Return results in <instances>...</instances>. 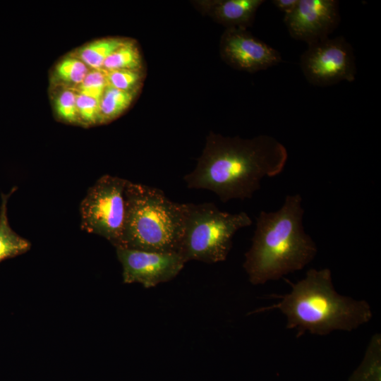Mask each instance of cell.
I'll return each instance as SVG.
<instances>
[{
	"label": "cell",
	"mask_w": 381,
	"mask_h": 381,
	"mask_svg": "<svg viewBox=\"0 0 381 381\" xmlns=\"http://www.w3.org/2000/svg\"><path fill=\"white\" fill-rule=\"evenodd\" d=\"M287 158L284 145L270 135L241 138L210 133L195 168L183 180L188 188L214 192L222 202L248 199L264 177L282 172Z\"/></svg>",
	"instance_id": "cell-1"
},
{
	"label": "cell",
	"mask_w": 381,
	"mask_h": 381,
	"mask_svg": "<svg viewBox=\"0 0 381 381\" xmlns=\"http://www.w3.org/2000/svg\"><path fill=\"white\" fill-rule=\"evenodd\" d=\"M303 214L300 194L287 195L277 211L260 212L243 265L252 284L277 280L315 258L317 246L304 230Z\"/></svg>",
	"instance_id": "cell-2"
},
{
	"label": "cell",
	"mask_w": 381,
	"mask_h": 381,
	"mask_svg": "<svg viewBox=\"0 0 381 381\" xmlns=\"http://www.w3.org/2000/svg\"><path fill=\"white\" fill-rule=\"evenodd\" d=\"M290 284L291 291L267 309L279 310L286 318V328L296 329L297 337L306 332L320 336L335 330L351 332L373 317L366 301L337 292L329 268H312L305 278Z\"/></svg>",
	"instance_id": "cell-3"
},
{
	"label": "cell",
	"mask_w": 381,
	"mask_h": 381,
	"mask_svg": "<svg viewBox=\"0 0 381 381\" xmlns=\"http://www.w3.org/2000/svg\"><path fill=\"white\" fill-rule=\"evenodd\" d=\"M124 199L125 219L119 248L179 254L186 203L173 202L157 188L128 180Z\"/></svg>",
	"instance_id": "cell-4"
},
{
	"label": "cell",
	"mask_w": 381,
	"mask_h": 381,
	"mask_svg": "<svg viewBox=\"0 0 381 381\" xmlns=\"http://www.w3.org/2000/svg\"><path fill=\"white\" fill-rule=\"evenodd\" d=\"M251 224L250 217L245 212L232 214L222 211L212 202L186 203L179 254L186 262L224 261L236 232Z\"/></svg>",
	"instance_id": "cell-5"
},
{
	"label": "cell",
	"mask_w": 381,
	"mask_h": 381,
	"mask_svg": "<svg viewBox=\"0 0 381 381\" xmlns=\"http://www.w3.org/2000/svg\"><path fill=\"white\" fill-rule=\"evenodd\" d=\"M127 180L109 174L90 186L80 205V228L121 246L125 219L124 190Z\"/></svg>",
	"instance_id": "cell-6"
},
{
	"label": "cell",
	"mask_w": 381,
	"mask_h": 381,
	"mask_svg": "<svg viewBox=\"0 0 381 381\" xmlns=\"http://www.w3.org/2000/svg\"><path fill=\"white\" fill-rule=\"evenodd\" d=\"M300 67L307 81L318 87L353 82L357 72L353 48L342 36L308 45Z\"/></svg>",
	"instance_id": "cell-7"
},
{
	"label": "cell",
	"mask_w": 381,
	"mask_h": 381,
	"mask_svg": "<svg viewBox=\"0 0 381 381\" xmlns=\"http://www.w3.org/2000/svg\"><path fill=\"white\" fill-rule=\"evenodd\" d=\"M116 255L123 268L125 284L139 283L145 288L154 287L174 277L186 263L176 253H159L116 248Z\"/></svg>",
	"instance_id": "cell-8"
},
{
	"label": "cell",
	"mask_w": 381,
	"mask_h": 381,
	"mask_svg": "<svg viewBox=\"0 0 381 381\" xmlns=\"http://www.w3.org/2000/svg\"><path fill=\"white\" fill-rule=\"evenodd\" d=\"M284 22L291 37L308 45L323 40L340 22L336 0H298L295 9L284 15Z\"/></svg>",
	"instance_id": "cell-9"
},
{
	"label": "cell",
	"mask_w": 381,
	"mask_h": 381,
	"mask_svg": "<svg viewBox=\"0 0 381 381\" xmlns=\"http://www.w3.org/2000/svg\"><path fill=\"white\" fill-rule=\"evenodd\" d=\"M220 54L231 67L255 73L282 62L280 53L243 28H228L222 36Z\"/></svg>",
	"instance_id": "cell-10"
},
{
	"label": "cell",
	"mask_w": 381,
	"mask_h": 381,
	"mask_svg": "<svg viewBox=\"0 0 381 381\" xmlns=\"http://www.w3.org/2000/svg\"><path fill=\"white\" fill-rule=\"evenodd\" d=\"M263 0H210L197 1L199 8L228 28L247 29Z\"/></svg>",
	"instance_id": "cell-11"
},
{
	"label": "cell",
	"mask_w": 381,
	"mask_h": 381,
	"mask_svg": "<svg viewBox=\"0 0 381 381\" xmlns=\"http://www.w3.org/2000/svg\"><path fill=\"white\" fill-rule=\"evenodd\" d=\"M16 190L13 188L7 194H1L0 206V262L23 255L31 248L30 242L15 232L11 227L7 215V203L10 195Z\"/></svg>",
	"instance_id": "cell-12"
},
{
	"label": "cell",
	"mask_w": 381,
	"mask_h": 381,
	"mask_svg": "<svg viewBox=\"0 0 381 381\" xmlns=\"http://www.w3.org/2000/svg\"><path fill=\"white\" fill-rule=\"evenodd\" d=\"M347 381H381V336L371 338L363 361Z\"/></svg>",
	"instance_id": "cell-13"
},
{
	"label": "cell",
	"mask_w": 381,
	"mask_h": 381,
	"mask_svg": "<svg viewBox=\"0 0 381 381\" xmlns=\"http://www.w3.org/2000/svg\"><path fill=\"white\" fill-rule=\"evenodd\" d=\"M134 93L107 85L100 99L99 122L109 121L123 113L133 102Z\"/></svg>",
	"instance_id": "cell-14"
},
{
	"label": "cell",
	"mask_w": 381,
	"mask_h": 381,
	"mask_svg": "<svg viewBox=\"0 0 381 381\" xmlns=\"http://www.w3.org/2000/svg\"><path fill=\"white\" fill-rule=\"evenodd\" d=\"M123 42V40L115 37L99 40L81 48L78 55L86 65L102 69L106 59Z\"/></svg>",
	"instance_id": "cell-15"
},
{
	"label": "cell",
	"mask_w": 381,
	"mask_h": 381,
	"mask_svg": "<svg viewBox=\"0 0 381 381\" xmlns=\"http://www.w3.org/2000/svg\"><path fill=\"white\" fill-rule=\"evenodd\" d=\"M142 66V59L138 48L134 42H124L104 61L102 69L113 70H135L140 71Z\"/></svg>",
	"instance_id": "cell-16"
},
{
	"label": "cell",
	"mask_w": 381,
	"mask_h": 381,
	"mask_svg": "<svg viewBox=\"0 0 381 381\" xmlns=\"http://www.w3.org/2000/svg\"><path fill=\"white\" fill-rule=\"evenodd\" d=\"M108 85L106 71L104 69H94L87 73L78 85V93L100 101L103 92Z\"/></svg>",
	"instance_id": "cell-17"
},
{
	"label": "cell",
	"mask_w": 381,
	"mask_h": 381,
	"mask_svg": "<svg viewBox=\"0 0 381 381\" xmlns=\"http://www.w3.org/2000/svg\"><path fill=\"white\" fill-rule=\"evenodd\" d=\"M56 73L66 82L80 84L88 73V69L81 60L67 58L57 65Z\"/></svg>",
	"instance_id": "cell-18"
},
{
	"label": "cell",
	"mask_w": 381,
	"mask_h": 381,
	"mask_svg": "<svg viewBox=\"0 0 381 381\" xmlns=\"http://www.w3.org/2000/svg\"><path fill=\"white\" fill-rule=\"evenodd\" d=\"M108 85L124 91H134L140 82L142 75L135 70L105 71Z\"/></svg>",
	"instance_id": "cell-19"
},
{
	"label": "cell",
	"mask_w": 381,
	"mask_h": 381,
	"mask_svg": "<svg viewBox=\"0 0 381 381\" xmlns=\"http://www.w3.org/2000/svg\"><path fill=\"white\" fill-rule=\"evenodd\" d=\"M100 101L80 94H76V108L78 116L87 123L99 122Z\"/></svg>",
	"instance_id": "cell-20"
},
{
	"label": "cell",
	"mask_w": 381,
	"mask_h": 381,
	"mask_svg": "<svg viewBox=\"0 0 381 381\" xmlns=\"http://www.w3.org/2000/svg\"><path fill=\"white\" fill-rule=\"evenodd\" d=\"M56 110L60 118L68 122L77 120L76 94L71 90L63 91L56 99Z\"/></svg>",
	"instance_id": "cell-21"
},
{
	"label": "cell",
	"mask_w": 381,
	"mask_h": 381,
	"mask_svg": "<svg viewBox=\"0 0 381 381\" xmlns=\"http://www.w3.org/2000/svg\"><path fill=\"white\" fill-rule=\"evenodd\" d=\"M272 2L276 8L284 12V15H286L295 9L298 0H273Z\"/></svg>",
	"instance_id": "cell-22"
}]
</instances>
